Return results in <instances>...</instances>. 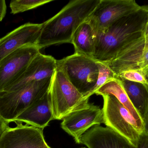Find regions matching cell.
Listing matches in <instances>:
<instances>
[{
  "mask_svg": "<svg viewBox=\"0 0 148 148\" xmlns=\"http://www.w3.org/2000/svg\"><path fill=\"white\" fill-rule=\"evenodd\" d=\"M148 17V5H143L115 22L103 33L95 34L93 59L106 63L115 58L128 43L143 35Z\"/></svg>",
  "mask_w": 148,
  "mask_h": 148,
  "instance_id": "obj_1",
  "label": "cell"
},
{
  "mask_svg": "<svg viewBox=\"0 0 148 148\" xmlns=\"http://www.w3.org/2000/svg\"><path fill=\"white\" fill-rule=\"evenodd\" d=\"M100 0L70 1L59 13L42 23L36 46L40 49L72 42L76 30L92 14Z\"/></svg>",
  "mask_w": 148,
  "mask_h": 148,
  "instance_id": "obj_2",
  "label": "cell"
},
{
  "mask_svg": "<svg viewBox=\"0 0 148 148\" xmlns=\"http://www.w3.org/2000/svg\"><path fill=\"white\" fill-rule=\"evenodd\" d=\"M53 77V76H52ZM52 77L33 82L11 92H0V115L9 123L48 92Z\"/></svg>",
  "mask_w": 148,
  "mask_h": 148,
  "instance_id": "obj_3",
  "label": "cell"
},
{
  "mask_svg": "<svg viewBox=\"0 0 148 148\" xmlns=\"http://www.w3.org/2000/svg\"><path fill=\"white\" fill-rule=\"evenodd\" d=\"M49 93L54 120H62L70 113L87 108L90 105L88 100L84 99L63 72L57 69Z\"/></svg>",
  "mask_w": 148,
  "mask_h": 148,
  "instance_id": "obj_4",
  "label": "cell"
},
{
  "mask_svg": "<svg viewBox=\"0 0 148 148\" xmlns=\"http://www.w3.org/2000/svg\"><path fill=\"white\" fill-rule=\"evenodd\" d=\"M102 96L103 123L136 147L141 135L145 132V126L136 120L114 96Z\"/></svg>",
  "mask_w": 148,
  "mask_h": 148,
  "instance_id": "obj_5",
  "label": "cell"
},
{
  "mask_svg": "<svg viewBox=\"0 0 148 148\" xmlns=\"http://www.w3.org/2000/svg\"><path fill=\"white\" fill-rule=\"evenodd\" d=\"M57 69L63 72L69 81L89 100L88 95L92 91L98 78L97 62L83 55L75 54L56 60Z\"/></svg>",
  "mask_w": 148,
  "mask_h": 148,
  "instance_id": "obj_6",
  "label": "cell"
},
{
  "mask_svg": "<svg viewBox=\"0 0 148 148\" xmlns=\"http://www.w3.org/2000/svg\"><path fill=\"white\" fill-rule=\"evenodd\" d=\"M141 7L134 0H100L86 21L95 34H101L115 22L137 11Z\"/></svg>",
  "mask_w": 148,
  "mask_h": 148,
  "instance_id": "obj_7",
  "label": "cell"
},
{
  "mask_svg": "<svg viewBox=\"0 0 148 148\" xmlns=\"http://www.w3.org/2000/svg\"><path fill=\"white\" fill-rule=\"evenodd\" d=\"M104 63L118 76L126 70H140L148 79V36H142L130 42L115 58Z\"/></svg>",
  "mask_w": 148,
  "mask_h": 148,
  "instance_id": "obj_8",
  "label": "cell"
},
{
  "mask_svg": "<svg viewBox=\"0 0 148 148\" xmlns=\"http://www.w3.org/2000/svg\"><path fill=\"white\" fill-rule=\"evenodd\" d=\"M40 53V49L36 45H27L4 58L0 63V92H3L18 80Z\"/></svg>",
  "mask_w": 148,
  "mask_h": 148,
  "instance_id": "obj_9",
  "label": "cell"
},
{
  "mask_svg": "<svg viewBox=\"0 0 148 148\" xmlns=\"http://www.w3.org/2000/svg\"><path fill=\"white\" fill-rule=\"evenodd\" d=\"M0 136V148H52L46 142L43 129L16 122Z\"/></svg>",
  "mask_w": 148,
  "mask_h": 148,
  "instance_id": "obj_10",
  "label": "cell"
},
{
  "mask_svg": "<svg viewBox=\"0 0 148 148\" xmlns=\"http://www.w3.org/2000/svg\"><path fill=\"white\" fill-rule=\"evenodd\" d=\"M104 123L103 110L90 103L84 109L74 111L68 115L61 124L62 128L73 137L76 143L80 144L81 136L95 125Z\"/></svg>",
  "mask_w": 148,
  "mask_h": 148,
  "instance_id": "obj_11",
  "label": "cell"
},
{
  "mask_svg": "<svg viewBox=\"0 0 148 148\" xmlns=\"http://www.w3.org/2000/svg\"><path fill=\"white\" fill-rule=\"evenodd\" d=\"M42 23H25L0 38V63L6 56L24 46H36Z\"/></svg>",
  "mask_w": 148,
  "mask_h": 148,
  "instance_id": "obj_12",
  "label": "cell"
},
{
  "mask_svg": "<svg viewBox=\"0 0 148 148\" xmlns=\"http://www.w3.org/2000/svg\"><path fill=\"white\" fill-rule=\"evenodd\" d=\"M56 69V60L51 56L42 54L40 52L31 61L18 80L3 92H13L33 82L52 77Z\"/></svg>",
  "mask_w": 148,
  "mask_h": 148,
  "instance_id": "obj_13",
  "label": "cell"
},
{
  "mask_svg": "<svg viewBox=\"0 0 148 148\" xmlns=\"http://www.w3.org/2000/svg\"><path fill=\"white\" fill-rule=\"evenodd\" d=\"M80 144L88 148H132L130 142L110 128L96 125L85 132Z\"/></svg>",
  "mask_w": 148,
  "mask_h": 148,
  "instance_id": "obj_14",
  "label": "cell"
},
{
  "mask_svg": "<svg viewBox=\"0 0 148 148\" xmlns=\"http://www.w3.org/2000/svg\"><path fill=\"white\" fill-rule=\"evenodd\" d=\"M54 120L49 93L28 108L13 122L24 123L29 126L44 129Z\"/></svg>",
  "mask_w": 148,
  "mask_h": 148,
  "instance_id": "obj_15",
  "label": "cell"
},
{
  "mask_svg": "<svg viewBox=\"0 0 148 148\" xmlns=\"http://www.w3.org/2000/svg\"><path fill=\"white\" fill-rule=\"evenodd\" d=\"M71 43L74 45L75 53L93 59L95 34L88 21L83 22L76 30Z\"/></svg>",
  "mask_w": 148,
  "mask_h": 148,
  "instance_id": "obj_16",
  "label": "cell"
},
{
  "mask_svg": "<svg viewBox=\"0 0 148 148\" xmlns=\"http://www.w3.org/2000/svg\"><path fill=\"white\" fill-rule=\"evenodd\" d=\"M95 94L102 96L108 94L114 96L127 109L130 114L136 120L141 124L144 125L143 119L130 100L123 87L120 78L112 80L105 83L101 87Z\"/></svg>",
  "mask_w": 148,
  "mask_h": 148,
  "instance_id": "obj_17",
  "label": "cell"
},
{
  "mask_svg": "<svg viewBox=\"0 0 148 148\" xmlns=\"http://www.w3.org/2000/svg\"><path fill=\"white\" fill-rule=\"evenodd\" d=\"M121 81L130 100L143 119L148 109V89L140 83Z\"/></svg>",
  "mask_w": 148,
  "mask_h": 148,
  "instance_id": "obj_18",
  "label": "cell"
},
{
  "mask_svg": "<svg viewBox=\"0 0 148 148\" xmlns=\"http://www.w3.org/2000/svg\"><path fill=\"white\" fill-rule=\"evenodd\" d=\"M97 62L99 69L98 78L94 88L88 95V98L92 95L95 94V93L105 83L119 78V76L116 75L106 63Z\"/></svg>",
  "mask_w": 148,
  "mask_h": 148,
  "instance_id": "obj_19",
  "label": "cell"
},
{
  "mask_svg": "<svg viewBox=\"0 0 148 148\" xmlns=\"http://www.w3.org/2000/svg\"><path fill=\"white\" fill-rule=\"evenodd\" d=\"M53 0H13L10 3L11 13L13 14L35 8Z\"/></svg>",
  "mask_w": 148,
  "mask_h": 148,
  "instance_id": "obj_20",
  "label": "cell"
},
{
  "mask_svg": "<svg viewBox=\"0 0 148 148\" xmlns=\"http://www.w3.org/2000/svg\"><path fill=\"white\" fill-rule=\"evenodd\" d=\"M121 80H127L140 83L148 89V79L143 71L140 70H131L123 71L118 75Z\"/></svg>",
  "mask_w": 148,
  "mask_h": 148,
  "instance_id": "obj_21",
  "label": "cell"
},
{
  "mask_svg": "<svg viewBox=\"0 0 148 148\" xmlns=\"http://www.w3.org/2000/svg\"><path fill=\"white\" fill-rule=\"evenodd\" d=\"M132 148H148V133L145 131L140 136L136 147Z\"/></svg>",
  "mask_w": 148,
  "mask_h": 148,
  "instance_id": "obj_22",
  "label": "cell"
},
{
  "mask_svg": "<svg viewBox=\"0 0 148 148\" xmlns=\"http://www.w3.org/2000/svg\"><path fill=\"white\" fill-rule=\"evenodd\" d=\"M7 13V5L4 0H0V22L2 21Z\"/></svg>",
  "mask_w": 148,
  "mask_h": 148,
  "instance_id": "obj_23",
  "label": "cell"
},
{
  "mask_svg": "<svg viewBox=\"0 0 148 148\" xmlns=\"http://www.w3.org/2000/svg\"><path fill=\"white\" fill-rule=\"evenodd\" d=\"M8 123L0 115V136L9 127Z\"/></svg>",
  "mask_w": 148,
  "mask_h": 148,
  "instance_id": "obj_24",
  "label": "cell"
},
{
  "mask_svg": "<svg viewBox=\"0 0 148 148\" xmlns=\"http://www.w3.org/2000/svg\"><path fill=\"white\" fill-rule=\"evenodd\" d=\"M145 125V131L148 133V109L143 118Z\"/></svg>",
  "mask_w": 148,
  "mask_h": 148,
  "instance_id": "obj_25",
  "label": "cell"
},
{
  "mask_svg": "<svg viewBox=\"0 0 148 148\" xmlns=\"http://www.w3.org/2000/svg\"><path fill=\"white\" fill-rule=\"evenodd\" d=\"M143 35L145 36H148V17L147 21L146 27H145V30H144V33H143Z\"/></svg>",
  "mask_w": 148,
  "mask_h": 148,
  "instance_id": "obj_26",
  "label": "cell"
},
{
  "mask_svg": "<svg viewBox=\"0 0 148 148\" xmlns=\"http://www.w3.org/2000/svg\"></svg>",
  "mask_w": 148,
  "mask_h": 148,
  "instance_id": "obj_27",
  "label": "cell"
}]
</instances>
